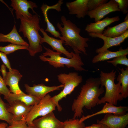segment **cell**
Listing matches in <instances>:
<instances>
[{
	"label": "cell",
	"instance_id": "obj_1",
	"mask_svg": "<svg viewBox=\"0 0 128 128\" xmlns=\"http://www.w3.org/2000/svg\"><path fill=\"white\" fill-rule=\"evenodd\" d=\"M104 92V87L101 86L99 78L91 77L87 79L72 104V110L74 112L72 119L81 117L84 107L91 110L97 105L100 100L99 97Z\"/></svg>",
	"mask_w": 128,
	"mask_h": 128
},
{
	"label": "cell",
	"instance_id": "obj_2",
	"mask_svg": "<svg viewBox=\"0 0 128 128\" xmlns=\"http://www.w3.org/2000/svg\"><path fill=\"white\" fill-rule=\"evenodd\" d=\"M60 19L61 24L58 22L56 24L62 35L59 38L64 41L65 45L72 48L75 53L87 55L86 48L88 46L87 42L89 39L81 36V29L64 16H62Z\"/></svg>",
	"mask_w": 128,
	"mask_h": 128
},
{
	"label": "cell",
	"instance_id": "obj_3",
	"mask_svg": "<svg viewBox=\"0 0 128 128\" xmlns=\"http://www.w3.org/2000/svg\"><path fill=\"white\" fill-rule=\"evenodd\" d=\"M20 19L21 23L19 32H22L24 37L27 38L29 45L27 50L31 56H34L42 50L40 40L41 36L39 33L41 29L39 24L40 18L36 14L30 18L21 16Z\"/></svg>",
	"mask_w": 128,
	"mask_h": 128
},
{
	"label": "cell",
	"instance_id": "obj_4",
	"mask_svg": "<svg viewBox=\"0 0 128 128\" xmlns=\"http://www.w3.org/2000/svg\"><path fill=\"white\" fill-rule=\"evenodd\" d=\"M46 51L39 56L40 59L45 62H47L50 65L55 68L64 67L65 65L68 68H73L77 71H87L82 66L84 64L79 54H76L71 51L73 56L70 58H65L61 56L62 53L54 52L49 48L43 46Z\"/></svg>",
	"mask_w": 128,
	"mask_h": 128
},
{
	"label": "cell",
	"instance_id": "obj_5",
	"mask_svg": "<svg viewBox=\"0 0 128 128\" xmlns=\"http://www.w3.org/2000/svg\"><path fill=\"white\" fill-rule=\"evenodd\" d=\"M116 72L113 69L108 73L101 71L99 77L101 86L105 87V95L100 99L97 105L107 102L116 105L118 101L123 99L121 94V84L119 82L116 84L114 82Z\"/></svg>",
	"mask_w": 128,
	"mask_h": 128
},
{
	"label": "cell",
	"instance_id": "obj_6",
	"mask_svg": "<svg viewBox=\"0 0 128 128\" xmlns=\"http://www.w3.org/2000/svg\"><path fill=\"white\" fill-rule=\"evenodd\" d=\"M58 81L64 85L63 90L52 98L55 102L59 111L61 112L62 108L59 105V101L70 94L82 81V76L77 72H71L68 74L60 73L57 76Z\"/></svg>",
	"mask_w": 128,
	"mask_h": 128
},
{
	"label": "cell",
	"instance_id": "obj_7",
	"mask_svg": "<svg viewBox=\"0 0 128 128\" xmlns=\"http://www.w3.org/2000/svg\"><path fill=\"white\" fill-rule=\"evenodd\" d=\"M56 104L51 96L47 94L42 98L39 102L34 105L25 121L27 125L33 126V121L38 117L44 116L55 110Z\"/></svg>",
	"mask_w": 128,
	"mask_h": 128
},
{
	"label": "cell",
	"instance_id": "obj_8",
	"mask_svg": "<svg viewBox=\"0 0 128 128\" xmlns=\"http://www.w3.org/2000/svg\"><path fill=\"white\" fill-rule=\"evenodd\" d=\"M33 105L27 106L19 101H14L8 103L7 109L13 116V121H25Z\"/></svg>",
	"mask_w": 128,
	"mask_h": 128
},
{
	"label": "cell",
	"instance_id": "obj_9",
	"mask_svg": "<svg viewBox=\"0 0 128 128\" xmlns=\"http://www.w3.org/2000/svg\"><path fill=\"white\" fill-rule=\"evenodd\" d=\"M10 6L15 10L16 18L20 19L21 16L27 18H31L32 15L29 12L28 9H31L33 13L37 14L33 9L37 8L36 4L31 1L27 0H11Z\"/></svg>",
	"mask_w": 128,
	"mask_h": 128
},
{
	"label": "cell",
	"instance_id": "obj_10",
	"mask_svg": "<svg viewBox=\"0 0 128 128\" xmlns=\"http://www.w3.org/2000/svg\"><path fill=\"white\" fill-rule=\"evenodd\" d=\"M116 11H120L118 4L114 0H111L94 10L88 11L87 15L96 22L110 13Z\"/></svg>",
	"mask_w": 128,
	"mask_h": 128
},
{
	"label": "cell",
	"instance_id": "obj_11",
	"mask_svg": "<svg viewBox=\"0 0 128 128\" xmlns=\"http://www.w3.org/2000/svg\"><path fill=\"white\" fill-rule=\"evenodd\" d=\"M88 35L92 37L99 38L103 40L104 44L103 46L96 50V52L98 53L108 50L111 47L120 45L128 37V30L121 36L117 37H109L102 34L92 32L88 33Z\"/></svg>",
	"mask_w": 128,
	"mask_h": 128
},
{
	"label": "cell",
	"instance_id": "obj_12",
	"mask_svg": "<svg viewBox=\"0 0 128 128\" xmlns=\"http://www.w3.org/2000/svg\"><path fill=\"white\" fill-rule=\"evenodd\" d=\"M97 122L105 124L109 128H125L128 124V113L121 115L106 114L103 118L97 119Z\"/></svg>",
	"mask_w": 128,
	"mask_h": 128
},
{
	"label": "cell",
	"instance_id": "obj_13",
	"mask_svg": "<svg viewBox=\"0 0 128 128\" xmlns=\"http://www.w3.org/2000/svg\"><path fill=\"white\" fill-rule=\"evenodd\" d=\"M35 128H64V122L59 120L55 116L53 112L32 122Z\"/></svg>",
	"mask_w": 128,
	"mask_h": 128
},
{
	"label": "cell",
	"instance_id": "obj_14",
	"mask_svg": "<svg viewBox=\"0 0 128 128\" xmlns=\"http://www.w3.org/2000/svg\"><path fill=\"white\" fill-rule=\"evenodd\" d=\"M64 85L61 84L58 86H49L41 83L36 85L34 84L32 87L25 84L26 91L28 94L35 96L41 99L49 93L57 90H59L63 88Z\"/></svg>",
	"mask_w": 128,
	"mask_h": 128
},
{
	"label": "cell",
	"instance_id": "obj_15",
	"mask_svg": "<svg viewBox=\"0 0 128 128\" xmlns=\"http://www.w3.org/2000/svg\"><path fill=\"white\" fill-rule=\"evenodd\" d=\"M42 34L43 37H41L40 39L41 44L45 42L50 45L52 48L53 50H55L64 55L68 58L72 57V55L70 52H69L64 47L63 44L64 41L62 40L57 39L49 36L44 29L41 28L40 31Z\"/></svg>",
	"mask_w": 128,
	"mask_h": 128
},
{
	"label": "cell",
	"instance_id": "obj_16",
	"mask_svg": "<svg viewBox=\"0 0 128 128\" xmlns=\"http://www.w3.org/2000/svg\"><path fill=\"white\" fill-rule=\"evenodd\" d=\"M88 0H76L73 1L68 2L66 6L71 15H76L79 19L84 18L87 15L88 11L87 7Z\"/></svg>",
	"mask_w": 128,
	"mask_h": 128
},
{
	"label": "cell",
	"instance_id": "obj_17",
	"mask_svg": "<svg viewBox=\"0 0 128 128\" xmlns=\"http://www.w3.org/2000/svg\"><path fill=\"white\" fill-rule=\"evenodd\" d=\"M23 76L17 70L12 69V71L7 72L6 77L4 80L6 86L9 87L11 93L17 94H24L20 89L18 83Z\"/></svg>",
	"mask_w": 128,
	"mask_h": 128
},
{
	"label": "cell",
	"instance_id": "obj_18",
	"mask_svg": "<svg viewBox=\"0 0 128 128\" xmlns=\"http://www.w3.org/2000/svg\"><path fill=\"white\" fill-rule=\"evenodd\" d=\"M62 0H59L55 4L51 6H49L43 3L41 7L42 13L44 17V21L47 24V28L45 31L50 32L54 37L59 38L61 34L58 31H57L55 27L49 21L47 15V12L50 9H53L58 12L61 10V6L63 3Z\"/></svg>",
	"mask_w": 128,
	"mask_h": 128
},
{
	"label": "cell",
	"instance_id": "obj_19",
	"mask_svg": "<svg viewBox=\"0 0 128 128\" xmlns=\"http://www.w3.org/2000/svg\"><path fill=\"white\" fill-rule=\"evenodd\" d=\"M128 110V106H116L106 102L102 109L100 111L86 116L83 115L80 120L81 122H83L86 119L92 117L103 114L111 113L116 115H122L126 114Z\"/></svg>",
	"mask_w": 128,
	"mask_h": 128
},
{
	"label": "cell",
	"instance_id": "obj_20",
	"mask_svg": "<svg viewBox=\"0 0 128 128\" xmlns=\"http://www.w3.org/2000/svg\"><path fill=\"white\" fill-rule=\"evenodd\" d=\"M120 20V18L118 16L111 18L108 16L102 20L87 24L85 30L88 33L92 32L102 34L105 27Z\"/></svg>",
	"mask_w": 128,
	"mask_h": 128
},
{
	"label": "cell",
	"instance_id": "obj_21",
	"mask_svg": "<svg viewBox=\"0 0 128 128\" xmlns=\"http://www.w3.org/2000/svg\"><path fill=\"white\" fill-rule=\"evenodd\" d=\"M4 99L9 103L14 101H19L25 103L27 106L34 105L38 103L41 99L29 94H17L10 93L4 96Z\"/></svg>",
	"mask_w": 128,
	"mask_h": 128
},
{
	"label": "cell",
	"instance_id": "obj_22",
	"mask_svg": "<svg viewBox=\"0 0 128 128\" xmlns=\"http://www.w3.org/2000/svg\"><path fill=\"white\" fill-rule=\"evenodd\" d=\"M9 42L12 44L29 46V44L25 41L18 33L15 23L11 31L7 34L0 33V42Z\"/></svg>",
	"mask_w": 128,
	"mask_h": 128
},
{
	"label": "cell",
	"instance_id": "obj_23",
	"mask_svg": "<svg viewBox=\"0 0 128 128\" xmlns=\"http://www.w3.org/2000/svg\"><path fill=\"white\" fill-rule=\"evenodd\" d=\"M128 14H127L124 21L114 26L108 27L104 31L103 35L106 37H119L128 30Z\"/></svg>",
	"mask_w": 128,
	"mask_h": 128
},
{
	"label": "cell",
	"instance_id": "obj_24",
	"mask_svg": "<svg viewBox=\"0 0 128 128\" xmlns=\"http://www.w3.org/2000/svg\"><path fill=\"white\" fill-rule=\"evenodd\" d=\"M128 54V48L123 49L121 47L118 50L116 51H111L108 49L98 53L97 55L94 57L92 62L93 63H96L100 61L114 58L119 56L126 55Z\"/></svg>",
	"mask_w": 128,
	"mask_h": 128
},
{
	"label": "cell",
	"instance_id": "obj_25",
	"mask_svg": "<svg viewBox=\"0 0 128 128\" xmlns=\"http://www.w3.org/2000/svg\"><path fill=\"white\" fill-rule=\"evenodd\" d=\"M121 73H119L117 80L121 86V94L123 98L125 99L128 96V67L125 69L119 68Z\"/></svg>",
	"mask_w": 128,
	"mask_h": 128
},
{
	"label": "cell",
	"instance_id": "obj_26",
	"mask_svg": "<svg viewBox=\"0 0 128 128\" xmlns=\"http://www.w3.org/2000/svg\"><path fill=\"white\" fill-rule=\"evenodd\" d=\"M0 94V120L6 121L9 125L13 121V116L9 112L7 109L8 104L5 103L2 100Z\"/></svg>",
	"mask_w": 128,
	"mask_h": 128
},
{
	"label": "cell",
	"instance_id": "obj_27",
	"mask_svg": "<svg viewBox=\"0 0 128 128\" xmlns=\"http://www.w3.org/2000/svg\"><path fill=\"white\" fill-rule=\"evenodd\" d=\"M28 46L13 44H8L4 46H0V51L6 55H9L20 49L27 50Z\"/></svg>",
	"mask_w": 128,
	"mask_h": 128
},
{
	"label": "cell",
	"instance_id": "obj_28",
	"mask_svg": "<svg viewBox=\"0 0 128 128\" xmlns=\"http://www.w3.org/2000/svg\"><path fill=\"white\" fill-rule=\"evenodd\" d=\"M64 128H84L85 126L83 122L80 121L78 119H70L64 122Z\"/></svg>",
	"mask_w": 128,
	"mask_h": 128
},
{
	"label": "cell",
	"instance_id": "obj_29",
	"mask_svg": "<svg viewBox=\"0 0 128 128\" xmlns=\"http://www.w3.org/2000/svg\"><path fill=\"white\" fill-rule=\"evenodd\" d=\"M107 62L112 64L115 67L118 64L124 65L128 67V59L126 55L118 56L114 58L112 60L108 61Z\"/></svg>",
	"mask_w": 128,
	"mask_h": 128
},
{
	"label": "cell",
	"instance_id": "obj_30",
	"mask_svg": "<svg viewBox=\"0 0 128 128\" xmlns=\"http://www.w3.org/2000/svg\"><path fill=\"white\" fill-rule=\"evenodd\" d=\"M108 1L107 0H88L87 7L88 11L94 10Z\"/></svg>",
	"mask_w": 128,
	"mask_h": 128
},
{
	"label": "cell",
	"instance_id": "obj_31",
	"mask_svg": "<svg viewBox=\"0 0 128 128\" xmlns=\"http://www.w3.org/2000/svg\"><path fill=\"white\" fill-rule=\"evenodd\" d=\"M7 128H35L33 126H29L27 124L25 121H14L8 126Z\"/></svg>",
	"mask_w": 128,
	"mask_h": 128
},
{
	"label": "cell",
	"instance_id": "obj_32",
	"mask_svg": "<svg viewBox=\"0 0 128 128\" xmlns=\"http://www.w3.org/2000/svg\"><path fill=\"white\" fill-rule=\"evenodd\" d=\"M118 4L120 11L124 14H127L128 12V0H114Z\"/></svg>",
	"mask_w": 128,
	"mask_h": 128
},
{
	"label": "cell",
	"instance_id": "obj_33",
	"mask_svg": "<svg viewBox=\"0 0 128 128\" xmlns=\"http://www.w3.org/2000/svg\"><path fill=\"white\" fill-rule=\"evenodd\" d=\"M10 93V90L7 87L5 83L4 80L0 75V94L5 96Z\"/></svg>",
	"mask_w": 128,
	"mask_h": 128
},
{
	"label": "cell",
	"instance_id": "obj_34",
	"mask_svg": "<svg viewBox=\"0 0 128 128\" xmlns=\"http://www.w3.org/2000/svg\"><path fill=\"white\" fill-rule=\"evenodd\" d=\"M0 58L4 64L9 69V71H11L12 70L10 62L8 59L7 55L4 53L0 52Z\"/></svg>",
	"mask_w": 128,
	"mask_h": 128
},
{
	"label": "cell",
	"instance_id": "obj_35",
	"mask_svg": "<svg viewBox=\"0 0 128 128\" xmlns=\"http://www.w3.org/2000/svg\"><path fill=\"white\" fill-rule=\"evenodd\" d=\"M84 128H109L105 124L99 123L93 124L90 126H85Z\"/></svg>",
	"mask_w": 128,
	"mask_h": 128
},
{
	"label": "cell",
	"instance_id": "obj_36",
	"mask_svg": "<svg viewBox=\"0 0 128 128\" xmlns=\"http://www.w3.org/2000/svg\"><path fill=\"white\" fill-rule=\"evenodd\" d=\"M6 67V66L4 64H3L1 65V69H0V71L2 75V78L4 80L6 78L7 73Z\"/></svg>",
	"mask_w": 128,
	"mask_h": 128
},
{
	"label": "cell",
	"instance_id": "obj_37",
	"mask_svg": "<svg viewBox=\"0 0 128 128\" xmlns=\"http://www.w3.org/2000/svg\"><path fill=\"white\" fill-rule=\"evenodd\" d=\"M8 126V124L7 123L4 122L0 123V128H7Z\"/></svg>",
	"mask_w": 128,
	"mask_h": 128
}]
</instances>
